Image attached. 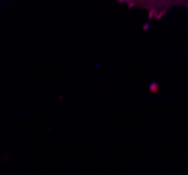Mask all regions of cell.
Returning a JSON list of instances; mask_svg holds the SVG:
<instances>
[{
	"instance_id": "cell-1",
	"label": "cell",
	"mask_w": 188,
	"mask_h": 175,
	"mask_svg": "<svg viewBox=\"0 0 188 175\" xmlns=\"http://www.w3.org/2000/svg\"><path fill=\"white\" fill-rule=\"evenodd\" d=\"M131 7H142L149 11L150 17L159 18L174 6H188V0H119Z\"/></svg>"
}]
</instances>
